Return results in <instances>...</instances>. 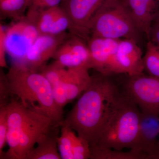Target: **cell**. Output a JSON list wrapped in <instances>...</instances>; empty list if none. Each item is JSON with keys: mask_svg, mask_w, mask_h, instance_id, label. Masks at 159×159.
Here are the masks:
<instances>
[{"mask_svg": "<svg viewBox=\"0 0 159 159\" xmlns=\"http://www.w3.org/2000/svg\"><path fill=\"white\" fill-rule=\"evenodd\" d=\"M89 69L86 67L67 69L64 84L69 102L81 96L92 80Z\"/></svg>", "mask_w": 159, "mask_h": 159, "instance_id": "cell-18", "label": "cell"}, {"mask_svg": "<svg viewBox=\"0 0 159 159\" xmlns=\"http://www.w3.org/2000/svg\"><path fill=\"white\" fill-rule=\"evenodd\" d=\"M12 20L5 27L6 50L13 63H20L40 33L26 15Z\"/></svg>", "mask_w": 159, "mask_h": 159, "instance_id": "cell-6", "label": "cell"}, {"mask_svg": "<svg viewBox=\"0 0 159 159\" xmlns=\"http://www.w3.org/2000/svg\"><path fill=\"white\" fill-rule=\"evenodd\" d=\"M60 135L57 138L58 151L62 159H74L73 148L75 137L74 129L64 120L60 124Z\"/></svg>", "mask_w": 159, "mask_h": 159, "instance_id": "cell-21", "label": "cell"}, {"mask_svg": "<svg viewBox=\"0 0 159 159\" xmlns=\"http://www.w3.org/2000/svg\"><path fill=\"white\" fill-rule=\"evenodd\" d=\"M63 81L52 86L54 101L57 106L63 110L69 102L66 94Z\"/></svg>", "mask_w": 159, "mask_h": 159, "instance_id": "cell-27", "label": "cell"}, {"mask_svg": "<svg viewBox=\"0 0 159 159\" xmlns=\"http://www.w3.org/2000/svg\"><path fill=\"white\" fill-rule=\"evenodd\" d=\"M140 115L138 106L122 90L119 103L102 126L96 142L90 146L134 150L138 140Z\"/></svg>", "mask_w": 159, "mask_h": 159, "instance_id": "cell-3", "label": "cell"}, {"mask_svg": "<svg viewBox=\"0 0 159 159\" xmlns=\"http://www.w3.org/2000/svg\"><path fill=\"white\" fill-rule=\"evenodd\" d=\"M120 40L93 36L89 38L87 43L90 54V69L111 76V68Z\"/></svg>", "mask_w": 159, "mask_h": 159, "instance_id": "cell-13", "label": "cell"}, {"mask_svg": "<svg viewBox=\"0 0 159 159\" xmlns=\"http://www.w3.org/2000/svg\"><path fill=\"white\" fill-rule=\"evenodd\" d=\"M15 99L3 68L0 70V107H7Z\"/></svg>", "mask_w": 159, "mask_h": 159, "instance_id": "cell-24", "label": "cell"}, {"mask_svg": "<svg viewBox=\"0 0 159 159\" xmlns=\"http://www.w3.org/2000/svg\"><path fill=\"white\" fill-rule=\"evenodd\" d=\"M89 36L131 39L140 43L142 33L123 0H105L91 20Z\"/></svg>", "mask_w": 159, "mask_h": 159, "instance_id": "cell-4", "label": "cell"}, {"mask_svg": "<svg viewBox=\"0 0 159 159\" xmlns=\"http://www.w3.org/2000/svg\"><path fill=\"white\" fill-rule=\"evenodd\" d=\"M147 41L159 47V13L152 24Z\"/></svg>", "mask_w": 159, "mask_h": 159, "instance_id": "cell-29", "label": "cell"}, {"mask_svg": "<svg viewBox=\"0 0 159 159\" xmlns=\"http://www.w3.org/2000/svg\"><path fill=\"white\" fill-rule=\"evenodd\" d=\"M74 159L90 158V145L85 139L77 135L75 137L73 148Z\"/></svg>", "mask_w": 159, "mask_h": 159, "instance_id": "cell-26", "label": "cell"}, {"mask_svg": "<svg viewBox=\"0 0 159 159\" xmlns=\"http://www.w3.org/2000/svg\"><path fill=\"white\" fill-rule=\"evenodd\" d=\"M39 72L48 80L52 87L63 81L66 74L67 69L53 62L50 64L45 65Z\"/></svg>", "mask_w": 159, "mask_h": 159, "instance_id": "cell-23", "label": "cell"}, {"mask_svg": "<svg viewBox=\"0 0 159 159\" xmlns=\"http://www.w3.org/2000/svg\"><path fill=\"white\" fill-rule=\"evenodd\" d=\"M105 0H62L60 6L69 20V31L87 41L91 20Z\"/></svg>", "mask_w": 159, "mask_h": 159, "instance_id": "cell-7", "label": "cell"}, {"mask_svg": "<svg viewBox=\"0 0 159 159\" xmlns=\"http://www.w3.org/2000/svg\"><path fill=\"white\" fill-rule=\"evenodd\" d=\"M147 156L148 159H159V139Z\"/></svg>", "mask_w": 159, "mask_h": 159, "instance_id": "cell-31", "label": "cell"}, {"mask_svg": "<svg viewBox=\"0 0 159 159\" xmlns=\"http://www.w3.org/2000/svg\"><path fill=\"white\" fill-rule=\"evenodd\" d=\"M32 0H0L1 20L18 19L25 16Z\"/></svg>", "mask_w": 159, "mask_h": 159, "instance_id": "cell-20", "label": "cell"}, {"mask_svg": "<svg viewBox=\"0 0 159 159\" xmlns=\"http://www.w3.org/2000/svg\"><path fill=\"white\" fill-rule=\"evenodd\" d=\"M159 139V115L141 111L138 140L134 150L147 156Z\"/></svg>", "mask_w": 159, "mask_h": 159, "instance_id": "cell-16", "label": "cell"}, {"mask_svg": "<svg viewBox=\"0 0 159 159\" xmlns=\"http://www.w3.org/2000/svg\"><path fill=\"white\" fill-rule=\"evenodd\" d=\"M8 106L0 107V159H2L4 147L7 143L8 130Z\"/></svg>", "mask_w": 159, "mask_h": 159, "instance_id": "cell-25", "label": "cell"}, {"mask_svg": "<svg viewBox=\"0 0 159 159\" xmlns=\"http://www.w3.org/2000/svg\"><path fill=\"white\" fill-rule=\"evenodd\" d=\"M6 30L2 23L0 25V67L2 68H8L6 60L7 53L6 44Z\"/></svg>", "mask_w": 159, "mask_h": 159, "instance_id": "cell-28", "label": "cell"}, {"mask_svg": "<svg viewBox=\"0 0 159 159\" xmlns=\"http://www.w3.org/2000/svg\"><path fill=\"white\" fill-rule=\"evenodd\" d=\"M62 0H32L30 7L34 9H44L59 6Z\"/></svg>", "mask_w": 159, "mask_h": 159, "instance_id": "cell-30", "label": "cell"}, {"mask_svg": "<svg viewBox=\"0 0 159 159\" xmlns=\"http://www.w3.org/2000/svg\"><path fill=\"white\" fill-rule=\"evenodd\" d=\"M143 65L148 75L159 78V47L150 41L146 43Z\"/></svg>", "mask_w": 159, "mask_h": 159, "instance_id": "cell-22", "label": "cell"}, {"mask_svg": "<svg viewBox=\"0 0 159 159\" xmlns=\"http://www.w3.org/2000/svg\"><path fill=\"white\" fill-rule=\"evenodd\" d=\"M70 34V32L57 35L40 34L27 52L22 62L18 64L39 72L48 60L53 58L61 44Z\"/></svg>", "mask_w": 159, "mask_h": 159, "instance_id": "cell-11", "label": "cell"}, {"mask_svg": "<svg viewBox=\"0 0 159 159\" xmlns=\"http://www.w3.org/2000/svg\"><path fill=\"white\" fill-rule=\"evenodd\" d=\"M6 75L13 97L24 106L57 124L64 121L63 110L56 104L51 84L39 72L13 63Z\"/></svg>", "mask_w": 159, "mask_h": 159, "instance_id": "cell-2", "label": "cell"}, {"mask_svg": "<svg viewBox=\"0 0 159 159\" xmlns=\"http://www.w3.org/2000/svg\"><path fill=\"white\" fill-rule=\"evenodd\" d=\"M143 56L136 41L127 39H120L111 68V75L134 76L143 74Z\"/></svg>", "mask_w": 159, "mask_h": 159, "instance_id": "cell-9", "label": "cell"}, {"mask_svg": "<svg viewBox=\"0 0 159 159\" xmlns=\"http://www.w3.org/2000/svg\"><path fill=\"white\" fill-rule=\"evenodd\" d=\"M142 34L148 40L152 24L159 13V0H123Z\"/></svg>", "mask_w": 159, "mask_h": 159, "instance_id": "cell-15", "label": "cell"}, {"mask_svg": "<svg viewBox=\"0 0 159 159\" xmlns=\"http://www.w3.org/2000/svg\"><path fill=\"white\" fill-rule=\"evenodd\" d=\"M8 130L7 143L9 149L4 152L2 159H17L21 135L32 110L27 108L17 99L8 105Z\"/></svg>", "mask_w": 159, "mask_h": 159, "instance_id": "cell-12", "label": "cell"}, {"mask_svg": "<svg viewBox=\"0 0 159 159\" xmlns=\"http://www.w3.org/2000/svg\"><path fill=\"white\" fill-rule=\"evenodd\" d=\"M52 58L55 63L65 68L90 69V54L87 41L71 33L61 44Z\"/></svg>", "mask_w": 159, "mask_h": 159, "instance_id": "cell-8", "label": "cell"}, {"mask_svg": "<svg viewBox=\"0 0 159 159\" xmlns=\"http://www.w3.org/2000/svg\"><path fill=\"white\" fill-rule=\"evenodd\" d=\"M26 16L40 34H62L69 30L70 26L68 17L60 5L44 9L29 7Z\"/></svg>", "mask_w": 159, "mask_h": 159, "instance_id": "cell-10", "label": "cell"}, {"mask_svg": "<svg viewBox=\"0 0 159 159\" xmlns=\"http://www.w3.org/2000/svg\"><path fill=\"white\" fill-rule=\"evenodd\" d=\"M88 87L80 97L65 122L85 139L90 146L96 142L99 131L115 110L122 97L120 82L111 75H92Z\"/></svg>", "mask_w": 159, "mask_h": 159, "instance_id": "cell-1", "label": "cell"}, {"mask_svg": "<svg viewBox=\"0 0 159 159\" xmlns=\"http://www.w3.org/2000/svg\"><path fill=\"white\" fill-rule=\"evenodd\" d=\"M126 75L127 77L120 82L125 94L141 111L159 115V78L144 73Z\"/></svg>", "mask_w": 159, "mask_h": 159, "instance_id": "cell-5", "label": "cell"}, {"mask_svg": "<svg viewBox=\"0 0 159 159\" xmlns=\"http://www.w3.org/2000/svg\"><path fill=\"white\" fill-rule=\"evenodd\" d=\"M91 159H148L147 155L131 150L128 152L90 146Z\"/></svg>", "mask_w": 159, "mask_h": 159, "instance_id": "cell-19", "label": "cell"}, {"mask_svg": "<svg viewBox=\"0 0 159 159\" xmlns=\"http://www.w3.org/2000/svg\"><path fill=\"white\" fill-rule=\"evenodd\" d=\"M54 123L47 116L32 111L21 135L17 159H25L28 154L34 148L40 137Z\"/></svg>", "mask_w": 159, "mask_h": 159, "instance_id": "cell-14", "label": "cell"}, {"mask_svg": "<svg viewBox=\"0 0 159 159\" xmlns=\"http://www.w3.org/2000/svg\"><path fill=\"white\" fill-rule=\"evenodd\" d=\"M60 124L53 123L50 128L38 140L34 147L25 159H61L57 146Z\"/></svg>", "mask_w": 159, "mask_h": 159, "instance_id": "cell-17", "label": "cell"}]
</instances>
